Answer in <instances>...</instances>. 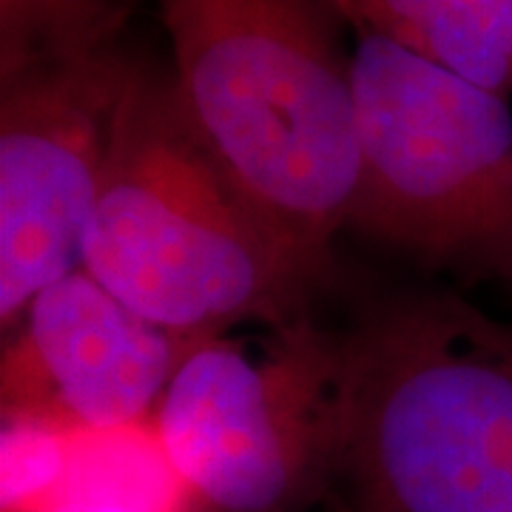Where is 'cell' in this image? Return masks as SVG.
Here are the masks:
<instances>
[{
	"label": "cell",
	"mask_w": 512,
	"mask_h": 512,
	"mask_svg": "<svg viewBox=\"0 0 512 512\" xmlns=\"http://www.w3.org/2000/svg\"><path fill=\"white\" fill-rule=\"evenodd\" d=\"M89 274L188 342L311 319L313 265L202 140L174 74L143 60L83 237Z\"/></svg>",
	"instance_id": "1"
},
{
	"label": "cell",
	"mask_w": 512,
	"mask_h": 512,
	"mask_svg": "<svg viewBox=\"0 0 512 512\" xmlns=\"http://www.w3.org/2000/svg\"><path fill=\"white\" fill-rule=\"evenodd\" d=\"M202 140L313 265L333 274L359 180L356 97L330 0H157Z\"/></svg>",
	"instance_id": "2"
},
{
	"label": "cell",
	"mask_w": 512,
	"mask_h": 512,
	"mask_svg": "<svg viewBox=\"0 0 512 512\" xmlns=\"http://www.w3.org/2000/svg\"><path fill=\"white\" fill-rule=\"evenodd\" d=\"M356 512H512V325L456 293H402L342 330Z\"/></svg>",
	"instance_id": "3"
},
{
	"label": "cell",
	"mask_w": 512,
	"mask_h": 512,
	"mask_svg": "<svg viewBox=\"0 0 512 512\" xmlns=\"http://www.w3.org/2000/svg\"><path fill=\"white\" fill-rule=\"evenodd\" d=\"M348 419L345 336L302 319L197 342L154 427L194 512H308L339 495Z\"/></svg>",
	"instance_id": "4"
},
{
	"label": "cell",
	"mask_w": 512,
	"mask_h": 512,
	"mask_svg": "<svg viewBox=\"0 0 512 512\" xmlns=\"http://www.w3.org/2000/svg\"><path fill=\"white\" fill-rule=\"evenodd\" d=\"M359 180L348 228L487 279L512 256L510 100L362 32L350 55Z\"/></svg>",
	"instance_id": "5"
},
{
	"label": "cell",
	"mask_w": 512,
	"mask_h": 512,
	"mask_svg": "<svg viewBox=\"0 0 512 512\" xmlns=\"http://www.w3.org/2000/svg\"><path fill=\"white\" fill-rule=\"evenodd\" d=\"M128 23L0 69V330L83 262L128 89Z\"/></svg>",
	"instance_id": "6"
},
{
	"label": "cell",
	"mask_w": 512,
	"mask_h": 512,
	"mask_svg": "<svg viewBox=\"0 0 512 512\" xmlns=\"http://www.w3.org/2000/svg\"><path fill=\"white\" fill-rule=\"evenodd\" d=\"M197 342L160 328L86 268L35 293L3 333L0 413L114 430L154 421L165 387Z\"/></svg>",
	"instance_id": "7"
},
{
	"label": "cell",
	"mask_w": 512,
	"mask_h": 512,
	"mask_svg": "<svg viewBox=\"0 0 512 512\" xmlns=\"http://www.w3.org/2000/svg\"><path fill=\"white\" fill-rule=\"evenodd\" d=\"M345 20L512 100V0H345Z\"/></svg>",
	"instance_id": "8"
},
{
	"label": "cell",
	"mask_w": 512,
	"mask_h": 512,
	"mask_svg": "<svg viewBox=\"0 0 512 512\" xmlns=\"http://www.w3.org/2000/svg\"><path fill=\"white\" fill-rule=\"evenodd\" d=\"M80 430L0 413V512H46L69 490Z\"/></svg>",
	"instance_id": "9"
},
{
	"label": "cell",
	"mask_w": 512,
	"mask_h": 512,
	"mask_svg": "<svg viewBox=\"0 0 512 512\" xmlns=\"http://www.w3.org/2000/svg\"><path fill=\"white\" fill-rule=\"evenodd\" d=\"M131 0H0V69L128 23Z\"/></svg>",
	"instance_id": "10"
},
{
	"label": "cell",
	"mask_w": 512,
	"mask_h": 512,
	"mask_svg": "<svg viewBox=\"0 0 512 512\" xmlns=\"http://www.w3.org/2000/svg\"><path fill=\"white\" fill-rule=\"evenodd\" d=\"M46 512H165L157 507H148L131 498H120V495L94 493V490H69L57 501L52 510Z\"/></svg>",
	"instance_id": "11"
},
{
	"label": "cell",
	"mask_w": 512,
	"mask_h": 512,
	"mask_svg": "<svg viewBox=\"0 0 512 512\" xmlns=\"http://www.w3.org/2000/svg\"><path fill=\"white\" fill-rule=\"evenodd\" d=\"M490 282L501 285V288L512 296V256L507 259V262H501V265L495 268V274L490 276Z\"/></svg>",
	"instance_id": "12"
},
{
	"label": "cell",
	"mask_w": 512,
	"mask_h": 512,
	"mask_svg": "<svg viewBox=\"0 0 512 512\" xmlns=\"http://www.w3.org/2000/svg\"><path fill=\"white\" fill-rule=\"evenodd\" d=\"M322 512H356V510H353L348 501H345V495L339 493V495H333V498H330L328 504L322 507Z\"/></svg>",
	"instance_id": "13"
},
{
	"label": "cell",
	"mask_w": 512,
	"mask_h": 512,
	"mask_svg": "<svg viewBox=\"0 0 512 512\" xmlns=\"http://www.w3.org/2000/svg\"><path fill=\"white\" fill-rule=\"evenodd\" d=\"M330 3H333V6L339 9V15L345 18V0H330ZM345 23H348V20H345Z\"/></svg>",
	"instance_id": "14"
}]
</instances>
